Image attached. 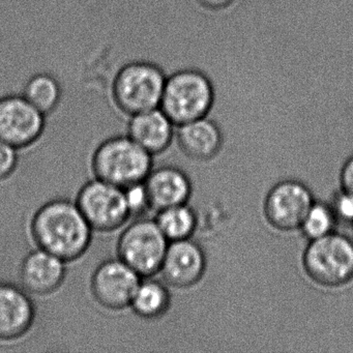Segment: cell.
I'll list each match as a JSON object with an SVG mask.
<instances>
[{
	"label": "cell",
	"mask_w": 353,
	"mask_h": 353,
	"mask_svg": "<svg viewBox=\"0 0 353 353\" xmlns=\"http://www.w3.org/2000/svg\"><path fill=\"white\" fill-rule=\"evenodd\" d=\"M175 139L188 158L204 162L221 152L225 137L218 123L205 117L176 125Z\"/></svg>",
	"instance_id": "15"
},
{
	"label": "cell",
	"mask_w": 353,
	"mask_h": 353,
	"mask_svg": "<svg viewBox=\"0 0 353 353\" xmlns=\"http://www.w3.org/2000/svg\"><path fill=\"white\" fill-rule=\"evenodd\" d=\"M176 125L156 108L130 117L127 135L150 154H162L168 150L175 138Z\"/></svg>",
	"instance_id": "17"
},
{
	"label": "cell",
	"mask_w": 353,
	"mask_h": 353,
	"mask_svg": "<svg viewBox=\"0 0 353 353\" xmlns=\"http://www.w3.org/2000/svg\"><path fill=\"white\" fill-rule=\"evenodd\" d=\"M125 192L132 216L142 214L148 208H150L144 183L127 188Z\"/></svg>",
	"instance_id": "22"
},
{
	"label": "cell",
	"mask_w": 353,
	"mask_h": 353,
	"mask_svg": "<svg viewBox=\"0 0 353 353\" xmlns=\"http://www.w3.org/2000/svg\"><path fill=\"white\" fill-rule=\"evenodd\" d=\"M199 1L210 9H224L230 6L234 0H199Z\"/></svg>",
	"instance_id": "26"
},
{
	"label": "cell",
	"mask_w": 353,
	"mask_h": 353,
	"mask_svg": "<svg viewBox=\"0 0 353 353\" xmlns=\"http://www.w3.org/2000/svg\"><path fill=\"white\" fill-rule=\"evenodd\" d=\"M144 187L150 208L157 212L188 203L192 195L189 176L176 167L165 166L152 170L144 181Z\"/></svg>",
	"instance_id": "16"
},
{
	"label": "cell",
	"mask_w": 353,
	"mask_h": 353,
	"mask_svg": "<svg viewBox=\"0 0 353 353\" xmlns=\"http://www.w3.org/2000/svg\"><path fill=\"white\" fill-rule=\"evenodd\" d=\"M305 274L320 286H343L353 279V241L332 232L312 239L303 254Z\"/></svg>",
	"instance_id": "3"
},
{
	"label": "cell",
	"mask_w": 353,
	"mask_h": 353,
	"mask_svg": "<svg viewBox=\"0 0 353 353\" xmlns=\"http://www.w3.org/2000/svg\"><path fill=\"white\" fill-rule=\"evenodd\" d=\"M65 263L61 258L39 248L30 252L20 266L22 288L34 295L51 294L65 281Z\"/></svg>",
	"instance_id": "14"
},
{
	"label": "cell",
	"mask_w": 353,
	"mask_h": 353,
	"mask_svg": "<svg viewBox=\"0 0 353 353\" xmlns=\"http://www.w3.org/2000/svg\"><path fill=\"white\" fill-rule=\"evenodd\" d=\"M142 276L121 258L102 262L94 270L90 290L99 305L119 311L131 305Z\"/></svg>",
	"instance_id": "10"
},
{
	"label": "cell",
	"mask_w": 353,
	"mask_h": 353,
	"mask_svg": "<svg viewBox=\"0 0 353 353\" xmlns=\"http://www.w3.org/2000/svg\"><path fill=\"white\" fill-rule=\"evenodd\" d=\"M36 318L34 301L24 288L0 283V341L21 338Z\"/></svg>",
	"instance_id": "13"
},
{
	"label": "cell",
	"mask_w": 353,
	"mask_h": 353,
	"mask_svg": "<svg viewBox=\"0 0 353 353\" xmlns=\"http://www.w3.org/2000/svg\"><path fill=\"white\" fill-rule=\"evenodd\" d=\"M156 222L169 241L191 239L197 227V216L188 203L158 212Z\"/></svg>",
	"instance_id": "19"
},
{
	"label": "cell",
	"mask_w": 353,
	"mask_h": 353,
	"mask_svg": "<svg viewBox=\"0 0 353 353\" xmlns=\"http://www.w3.org/2000/svg\"><path fill=\"white\" fill-rule=\"evenodd\" d=\"M313 203L312 192L305 183L285 179L274 185L265 196L264 216L268 224L278 230H297Z\"/></svg>",
	"instance_id": "8"
},
{
	"label": "cell",
	"mask_w": 353,
	"mask_h": 353,
	"mask_svg": "<svg viewBox=\"0 0 353 353\" xmlns=\"http://www.w3.org/2000/svg\"><path fill=\"white\" fill-rule=\"evenodd\" d=\"M30 232L39 249L65 262L79 259L92 243V228L76 202L54 199L34 214Z\"/></svg>",
	"instance_id": "1"
},
{
	"label": "cell",
	"mask_w": 353,
	"mask_h": 353,
	"mask_svg": "<svg viewBox=\"0 0 353 353\" xmlns=\"http://www.w3.org/2000/svg\"><path fill=\"white\" fill-rule=\"evenodd\" d=\"M332 206L338 220L353 223V194L341 190Z\"/></svg>",
	"instance_id": "24"
},
{
	"label": "cell",
	"mask_w": 353,
	"mask_h": 353,
	"mask_svg": "<svg viewBox=\"0 0 353 353\" xmlns=\"http://www.w3.org/2000/svg\"><path fill=\"white\" fill-rule=\"evenodd\" d=\"M142 280L130 307L144 319H157L168 311L171 303L169 289L160 281Z\"/></svg>",
	"instance_id": "18"
},
{
	"label": "cell",
	"mask_w": 353,
	"mask_h": 353,
	"mask_svg": "<svg viewBox=\"0 0 353 353\" xmlns=\"http://www.w3.org/2000/svg\"><path fill=\"white\" fill-rule=\"evenodd\" d=\"M46 129V117L22 94L0 99V140L17 150L37 143Z\"/></svg>",
	"instance_id": "9"
},
{
	"label": "cell",
	"mask_w": 353,
	"mask_h": 353,
	"mask_svg": "<svg viewBox=\"0 0 353 353\" xmlns=\"http://www.w3.org/2000/svg\"><path fill=\"white\" fill-rule=\"evenodd\" d=\"M169 243L156 220L139 219L121 233L117 254L142 278H150L160 272Z\"/></svg>",
	"instance_id": "6"
},
{
	"label": "cell",
	"mask_w": 353,
	"mask_h": 353,
	"mask_svg": "<svg viewBox=\"0 0 353 353\" xmlns=\"http://www.w3.org/2000/svg\"><path fill=\"white\" fill-rule=\"evenodd\" d=\"M76 203L92 230L111 232L132 216L125 190L102 179L86 183L78 193Z\"/></svg>",
	"instance_id": "7"
},
{
	"label": "cell",
	"mask_w": 353,
	"mask_h": 353,
	"mask_svg": "<svg viewBox=\"0 0 353 353\" xmlns=\"http://www.w3.org/2000/svg\"><path fill=\"white\" fill-rule=\"evenodd\" d=\"M17 148L0 140V181L7 179L17 168Z\"/></svg>",
	"instance_id": "23"
},
{
	"label": "cell",
	"mask_w": 353,
	"mask_h": 353,
	"mask_svg": "<svg viewBox=\"0 0 353 353\" xmlns=\"http://www.w3.org/2000/svg\"><path fill=\"white\" fill-rule=\"evenodd\" d=\"M22 96L47 119L59 107L61 88L57 80L52 76L45 73L38 74L28 82Z\"/></svg>",
	"instance_id": "20"
},
{
	"label": "cell",
	"mask_w": 353,
	"mask_h": 353,
	"mask_svg": "<svg viewBox=\"0 0 353 353\" xmlns=\"http://www.w3.org/2000/svg\"><path fill=\"white\" fill-rule=\"evenodd\" d=\"M214 102L210 80L198 71L185 70L167 78L160 108L175 125L208 117Z\"/></svg>",
	"instance_id": "4"
},
{
	"label": "cell",
	"mask_w": 353,
	"mask_h": 353,
	"mask_svg": "<svg viewBox=\"0 0 353 353\" xmlns=\"http://www.w3.org/2000/svg\"><path fill=\"white\" fill-rule=\"evenodd\" d=\"M336 222L338 218L332 205L314 201L299 229L312 241L334 232Z\"/></svg>",
	"instance_id": "21"
},
{
	"label": "cell",
	"mask_w": 353,
	"mask_h": 353,
	"mask_svg": "<svg viewBox=\"0 0 353 353\" xmlns=\"http://www.w3.org/2000/svg\"><path fill=\"white\" fill-rule=\"evenodd\" d=\"M341 190L353 194V154L347 159L340 173Z\"/></svg>",
	"instance_id": "25"
},
{
	"label": "cell",
	"mask_w": 353,
	"mask_h": 353,
	"mask_svg": "<svg viewBox=\"0 0 353 353\" xmlns=\"http://www.w3.org/2000/svg\"><path fill=\"white\" fill-rule=\"evenodd\" d=\"M45 0H0V52L36 34Z\"/></svg>",
	"instance_id": "12"
},
{
	"label": "cell",
	"mask_w": 353,
	"mask_h": 353,
	"mask_svg": "<svg viewBox=\"0 0 353 353\" xmlns=\"http://www.w3.org/2000/svg\"><path fill=\"white\" fill-rule=\"evenodd\" d=\"M166 80V76L157 65L144 61L129 63L115 78V102L129 117L160 108Z\"/></svg>",
	"instance_id": "5"
},
{
	"label": "cell",
	"mask_w": 353,
	"mask_h": 353,
	"mask_svg": "<svg viewBox=\"0 0 353 353\" xmlns=\"http://www.w3.org/2000/svg\"><path fill=\"white\" fill-rule=\"evenodd\" d=\"M352 224H353V223H352Z\"/></svg>",
	"instance_id": "27"
},
{
	"label": "cell",
	"mask_w": 353,
	"mask_h": 353,
	"mask_svg": "<svg viewBox=\"0 0 353 353\" xmlns=\"http://www.w3.org/2000/svg\"><path fill=\"white\" fill-rule=\"evenodd\" d=\"M206 257L199 243L191 239L170 241L160 272L165 283L175 288H190L200 282Z\"/></svg>",
	"instance_id": "11"
},
{
	"label": "cell",
	"mask_w": 353,
	"mask_h": 353,
	"mask_svg": "<svg viewBox=\"0 0 353 353\" xmlns=\"http://www.w3.org/2000/svg\"><path fill=\"white\" fill-rule=\"evenodd\" d=\"M92 169L96 179L125 190L145 181L152 170V154L127 134L113 135L94 150Z\"/></svg>",
	"instance_id": "2"
}]
</instances>
